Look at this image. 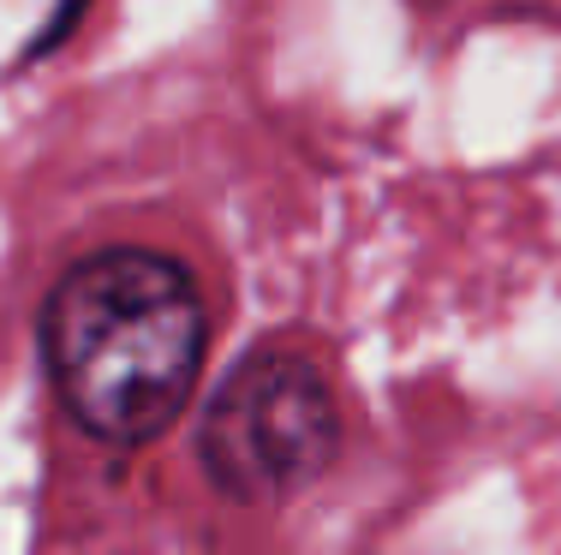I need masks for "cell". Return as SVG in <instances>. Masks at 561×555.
<instances>
[{"label":"cell","instance_id":"6da1fadb","mask_svg":"<svg viewBox=\"0 0 561 555\" xmlns=\"http://www.w3.org/2000/svg\"><path fill=\"white\" fill-rule=\"evenodd\" d=\"M36 335L72 425L96 442L144 448L185 413L204 370L209 316L185 263L108 245L55 281Z\"/></svg>","mask_w":561,"mask_h":555},{"label":"cell","instance_id":"7a4b0ae2","mask_svg":"<svg viewBox=\"0 0 561 555\" xmlns=\"http://www.w3.org/2000/svg\"><path fill=\"white\" fill-rule=\"evenodd\" d=\"M335 394L293 347H257L233 365L197 425V460L233 501H287L335 460Z\"/></svg>","mask_w":561,"mask_h":555}]
</instances>
